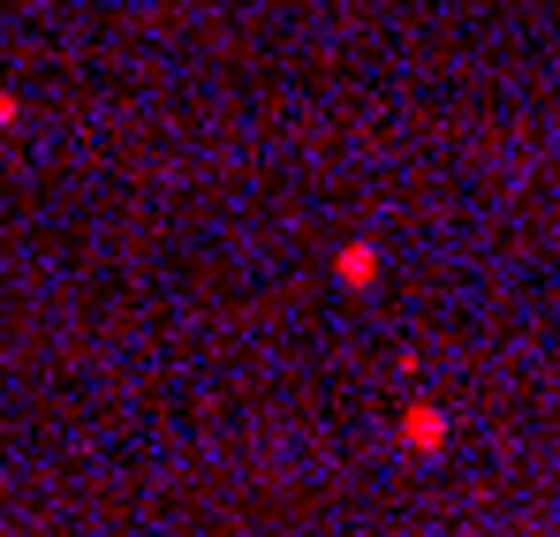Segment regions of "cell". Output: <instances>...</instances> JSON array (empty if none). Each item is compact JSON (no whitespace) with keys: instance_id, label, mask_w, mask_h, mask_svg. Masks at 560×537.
<instances>
[{"instance_id":"obj_1","label":"cell","mask_w":560,"mask_h":537,"mask_svg":"<svg viewBox=\"0 0 560 537\" xmlns=\"http://www.w3.org/2000/svg\"><path fill=\"white\" fill-rule=\"evenodd\" d=\"M401 432H409L417 447H440V440H447V417H440V409H417V417H409Z\"/></svg>"},{"instance_id":"obj_2","label":"cell","mask_w":560,"mask_h":537,"mask_svg":"<svg viewBox=\"0 0 560 537\" xmlns=\"http://www.w3.org/2000/svg\"><path fill=\"white\" fill-rule=\"evenodd\" d=\"M372 250H364V243H357V250H341V280H349V288H364V280H372Z\"/></svg>"}]
</instances>
